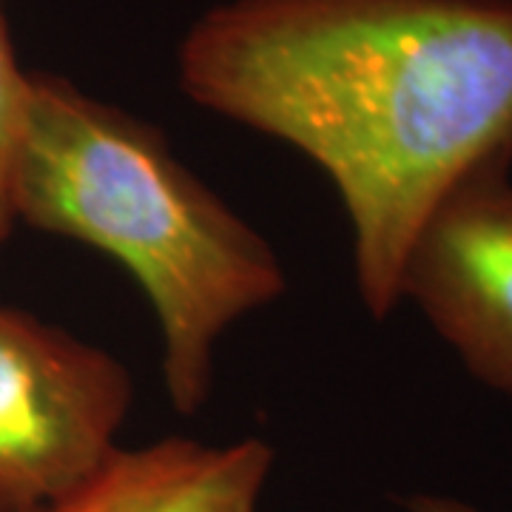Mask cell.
Returning <instances> with one entry per match:
<instances>
[{
  "mask_svg": "<svg viewBox=\"0 0 512 512\" xmlns=\"http://www.w3.org/2000/svg\"><path fill=\"white\" fill-rule=\"evenodd\" d=\"M134 384L109 350L0 305V512L63 504L109 467Z\"/></svg>",
  "mask_w": 512,
  "mask_h": 512,
  "instance_id": "cell-3",
  "label": "cell"
},
{
  "mask_svg": "<svg viewBox=\"0 0 512 512\" xmlns=\"http://www.w3.org/2000/svg\"><path fill=\"white\" fill-rule=\"evenodd\" d=\"M404 512H481L467 501H458L450 495H430L416 493L404 498Z\"/></svg>",
  "mask_w": 512,
  "mask_h": 512,
  "instance_id": "cell-8",
  "label": "cell"
},
{
  "mask_svg": "<svg viewBox=\"0 0 512 512\" xmlns=\"http://www.w3.org/2000/svg\"><path fill=\"white\" fill-rule=\"evenodd\" d=\"M512 157L461 177L404 254L410 299L478 382L512 396Z\"/></svg>",
  "mask_w": 512,
  "mask_h": 512,
  "instance_id": "cell-4",
  "label": "cell"
},
{
  "mask_svg": "<svg viewBox=\"0 0 512 512\" xmlns=\"http://www.w3.org/2000/svg\"><path fill=\"white\" fill-rule=\"evenodd\" d=\"M151 458H154V444L140 447V450H120L86 490H80L63 504H52L35 512H109L140 478L146 476Z\"/></svg>",
  "mask_w": 512,
  "mask_h": 512,
  "instance_id": "cell-7",
  "label": "cell"
},
{
  "mask_svg": "<svg viewBox=\"0 0 512 512\" xmlns=\"http://www.w3.org/2000/svg\"><path fill=\"white\" fill-rule=\"evenodd\" d=\"M12 211L35 231L114 256L137 279L180 416L208 402L222 333L288 291L271 242L174 154L163 128L60 74L29 72Z\"/></svg>",
  "mask_w": 512,
  "mask_h": 512,
  "instance_id": "cell-2",
  "label": "cell"
},
{
  "mask_svg": "<svg viewBox=\"0 0 512 512\" xmlns=\"http://www.w3.org/2000/svg\"><path fill=\"white\" fill-rule=\"evenodd\" d=\"M177 74L328 174L373 319L399 305L430 208L512 157V0H225L191 23Z\"/></svg>",
  "mask_w": 512,
  "mask_h": 512,
  "instance_id": "cell-1",
  "label": "cell"
},
{
  "mask_svg": "<svg viewBox=\"0 0 512 512\" xmlns=\"http://www.w3.org/2000/svg\"><path fill=\"white\" fill-rule=\"evenodd\" d=\"M274 467V447L242 439L205 447L163 439L140 478L109 512H256Z\"/></svg>",
  "mask_w": 512,
  "mask_h": 512,
  "instance_id": "cell-5",
  "label": "cell"
},
{
  "mask_svg": "<svg viewBox=\"0 0 512 512\" xmlns=\"http://www.w3.org/2000/svg\"><path fill=\"white\" fill-rule=\"evenodd\" d=\"M29 109V72L20 66L6 18V0H0V251L15 231L12 211V171L18 157Z\"/></svg>",
  "mask_w": 512,
  "mask_h": 512,
  "instance_id": "cell-6",
  "label": "cell"
}]
</instances>
